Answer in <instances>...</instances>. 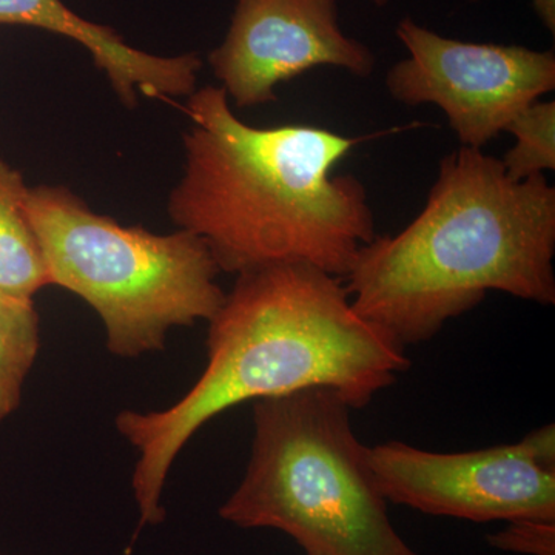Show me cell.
Listing matches in <instances>:
<instances>
[{"mask_svg":"<svg viewBox=\"0 0 555 555\" xmlns=\"http://www.w3.org/2000/svg\"><path fill=\"white\" fill-rule=\"evenodd\" d=\"M505 131L516 138L503 167L513 181L555 170V102L535 101L507 124Z\"/></svg>","mask_w":555,"mask_h":555,"instance_id":"7c38bea8","label":"cell"},{"mask_svg":"<svg viewBox=\"0 0 555 555\" xmlns=\"http://www.w3.org/2000/svg\"><path fill=\"white\" fill-rule=\"evenodd\" d=\"M206 346L203 374L173 404L116 416V430L137 451L134 539L166 520L171 466L215 416L308 389L332 390L363 409L411 366L403 347L352 308L339 278L302 262L240 273L208 321Z\"/></svg>","mask_w":555,"mask_h":555,"instance_id":"6da1fadb","label":"cell"},{"mask_svg":"<svg viewBox=\"0 0 555 555\" xmlns=\"http://www.w3.org/2000/svg\"><path fill=\"white\" fill-rule=\"evenodd\" d=\"M0 25H25L56 33L89 50L98 68L127 107L145 98L190 96L203 62L196 54L160 57L133 49L113 28L82 20L61 0H0Z\"/></svg>","mask_w":555,"mask_h":555,"instance_id":"9c48e42d","label":"cell"},{"mask_svg":"<svg viewBox=\"0 0 555 555\" xmlns=\"http://www.w3.org/2000/svg\"><path fill=\"white\" fill-rule=\"evenodd\" d=\"M372 3H374L375 7H385L389 0H371Z\"/></svg>","mask_w":555,"mask_h":555,"instance_id":"9a60e30c","label":"cell"},{"mask_svg":"<svg viewBox=\"0 0 555 555\" xmlns=\"http://www.w3.org/2000/svg\"><path fill=\"white\" fill-rule=\"evenodd\" d=\"M27 190L21 171L0 159V291L33 298L51 283L38 236L25 214Z\"/></svg>","mask_w":555,"mask_h":555,"instance_id":"30bf717a","label":"cell"},{"mask_svg":"<svg viewBox=\"0 0 555 555\" xmlns=\"http://www.w3.org/2000/svg\"><path fill=\"white\" fill-rule=\"evenodd\" d=\"M539 20L551 33H555V0H531Z\"/></svg>","mask_w":555,"mask_h":555,"instance_id":"5bb4252c","label":"cell"},{"mask_svg":"<svg viewBox=\"0 0 555 555\" xmlns=\"http://www.w3.org/2000/svg\"><path fill=\"white\" fill-rule=\"evenodd\" d=\"M185 109L192 127L169 199L173 224L206 241L221 272L302 262L346 278L377 233L363 182L332 170L367 138L247 126L221 87L196 90Z\"/></svg>","mask_w":555,"mask_h":555,"instance_id":"7a4b0ae2","label":"cell"},{"mask_svg":"<svg viewBox=\"0 0 555 555\" xmlns=\"http://www.w3.org/2000/svg\"><path fill=\"white\" fill-rule=\"evenodd\" d=\"M397 38L409 57L387 72L401 104H436L463 147L483 149L521 109L555 89L554 51L444 38L415 21H400Z\"/></svg>","mask_w":555,"mask_h":555,"instance_id":"52a82bcc","label":"cell"},{"mask_svg":"<svg viewBox=\"0 0 555 555\" xmlns=\"http://www.w3.org/2000/svg\"><path fill=\"white\" fill-rule=\"evenodd\" d=\"M488 543L507 553L555 555V520L521 518L507 521L503 531L488 535Z\"/></svg>","mask_w":555,"mask_h":555,"instance_id":"4fadbf2b","label":"cell"},{"mask_svg":"<svg viewBox=\"0 0 555 555\" xmlns=\"http://www.w3.org/2000/svg\"><path fill=\"white\" fill-rule=\"evenodd\" d=\"M367 455L387 502L476 524L555 520L554 425L480 451L443 454L389 441Z\"/></svg>","mask_w":555,"mask_h":555,"instance_id":"8992f818","label":"cell"},{"mask_svg":"<svg viewBox=\"0 0 555 555\" xmlns=\"http://www.w3.org/2000/svg\"><path fill=\"white\" fill-rule=\"evenodd\" d=\"M40 350V318L33 298L0 291V423L21 406Z\"/></svg>","mask_w":555,"mask_h":555,"instance_id":"8fae6325","label":"cell"},{"mask_svg":"<svg viewBox=\"0 0 555 555\" xmlns=\"http://www.w3.org/2000/svg\"><path fill=\"white\" fill-rule=\"evenodd\" d=\"M554 254L555 189L545 175L513 181L502 160L460 147L441 159L422 214L361 247L346 288L352 308L404 349L489 291L553 306Z\"/></svg>","mask_w":555,"mask_h":555,"instance_id":"3957f363","label":"cell"},{"mask_svg":"<svg viewBox=\"0 0 555 555\" xmlns=\"http://www.w3.org/2000/svg\"><path fill=\"white\" fill-rule=\"evenodd\" d=\"M350 411L326 389L255 401L246 476L222 520L276 529L308 555H422L390 524Z\"/></svg>","mask_w":555,"mask_h":555,"instance_id":"277c9868","label":"cell"},{"mask_svg":"<svg viewBox=\"0 0 555 555\" xmlns=\"http://www.w3.org/2000/svg\"><path fill=\"white\" fill-rule=\"evenodd\" d=\"M24 207L51 286L67 288L98 313L113 356L159 352L173 328L208 323L224 302L221 270L195 233L126 228L62 185L28 188Z\"/></svg>","mask_w":555,"mask_h":555,"instance_id":"5b68a950","label":"cell"},{"mask_svg":"<svg viewBox=\"0 0 555 555\" xmlns=\"http://www.w3.org/2000/svg\"><path fill=\"white\" fill-rule=\"evenodd\" d=\"M339 0H236L224 42L208 54L236 107L276 101L280 83L315 67L366 78L375 56L339 27Z\"/></svg>","mask_w":555,"mask_h":555,"instance_id":"ba28073f","label":"cell"},{"mask_svg":"<svg viewBox=\"0 0 555 555\" xmlns=\"http://www.w3.org/2000/svg\"><path fill=\"white\" fill-rule=\"evenodd\" d=\"M0 555H7V554H2V553H0Z\"/></svg>","mask_w":555,"mask_h":555,"instance_id":"2e32d148","label":"cell"}]
</instances>
